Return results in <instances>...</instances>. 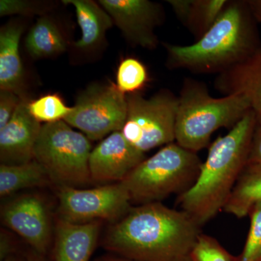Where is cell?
Returning <instances> with one entry per match:
<instances>
[{
  "label": "cell",
  "instance_id": "1",
  "mask_svg": "<svg viewBox=\"0 0 261 261\" xmlns=\"http://www.w3.org/2000/svg\"><path fill=\"white\" fill-rule=\"evenodd\" d=\"M201 226L192 216L161 202L132 207L113 223L102 247L136 261H188Z\"/></svg>",
  "mask_w": 261,
  "mask_h": 261
},
{
  "label": "cell",
  "instance_id": "2",
  "mask_svg": "<svg viewBox=\"0 0 261 261\" xmlns=\"http://www.w3.org/2000/svg\"><path fill=\"white\" fill-rule=\"evenodd\" d=\"M257 25L248 0L228 1L214 25L193 44L163 43L166 65L196 74H219L260 47Z\"/></svg>",
  "mask_w": 261,
  "mask_h": 261
},
{
  "label": "cell",
  "instance_id": "3",
  "mask_svg": "<svg viewBox=\"0 0 261 261\" xmlns=\"http://www.w3.org/2000/svg\"><path fill=\"white\" fill-rule=\"evenodd\" d=\"M257 124L252 110L226 135L214 141L195 183L178 195L177 203L200 226L223 208L248 163Z\"/></svg>",
  "mask_w": 261,
  "mask_h": 261
},
{
  "label": "cell",
  "instance_id": "4",
  "mask_svg": "<svg viewBox=\"0 0 261 261\" xmlns=\"http://www.w3.org/2000/svg\"><path fill=\"white\" fill-rule=\"evenodd\" d=\"M178 98L176 142L194 152L208 146L216 130L231 129L251 110L243 96L212 97L205 83L191 78L184 80Z\"/></svg>",
  "mask_w": 261,
  "mask_h": 261
},
{
  "label": "cell",
  "instance_id": "5",
  "mask_svg": "<svg viewBox=\"0 0 261 261\" xmlns=\"http://www.w3.org/2000/svg\"><path fill=\"white\" fill-rule=\"evenodd\" d=\"M202 162L197 152L176 142L163 146L140 163L121 181L132 204L161 202L173 194L185 193L195 183Z\"/></svg>",
  "mask_w": 261,
  "mask_h": 261
},
{
  "label": "cell",
  "instance_id": "6",
  "mask_svg": "<svg viewBox=\"0 0 261 261\" xmlns=\"http://www.w3.org/2000/svg\"><path fill=\"white\" fill-rule=\"evenodd\" d=\"M90 140L66 122L44 123L34 147V160L59 187L79 188L91 181Z\"/></svg>",
  "mask_w": 261,
  "mask_h": 261
},
{
  "label": "cell",
  "instance_id": "7",
  "mask_svg": "<svg viewBox=\"0 0 261 261\" xmlns=\"http://www.w3.org/2000/svg\"><path fill=\"white\" fill-rule=\"evenodd\" d=\"M126 95L127 116L121 133L130 145L145 153L176 142L178 96L168 89L148 99L140 92Z\"/></svg>",
  "mask_w": 261,
  "mask_h": 261
},
{
  "label": "cell",
  "instance_id": "8",
  "mask_svg": "<svg viewBox=\"0 0 261 261\" xmlns=\"http://www.w3.org/2000/svg\"><path fill=\"white\" fill-rule=\"evenodd\" d=\"M126 116V95L116 84L95 83L78 96L73 111L64 121L89 140L96 141L121 132Z\"/></svg>",
  "mask_w": 261,
  "mask_h": 261
},
{
  "label": "cell",
  "instance_id": "9",
  "mask_svg": "<svg viewBox=\"0 0 261 261\" xmlns=\"http://www.w3.org/2000/svg\"><path fill=\"white\" fill-rule=\"evenodd\" d=\"M59 219L71 224L106 220L116 222L132 208L129 195L121 182L88 190L59 187Z\"/></svg>",
  "mask_w": 261,
  "mask_h": 261
},
{
  "label": "cell",
  "instance_id": "10",
  "mask_svg": "<svg viewBox=\"0 0 261 261\" xmlns=\"http://www.w3.org/2000/svg\"><path fill=\"white\" fill-rule=\"evenodd\" d=\"M3 224L32 247L33 251L44 255L50 248L53 224L50 211L42 197L25 194L15 197L2 207Z\"/></svg>",
  "mask_w": 261,
  "mask_h": 261
},
{
  "label": "cell",
  "instance_id": "11",
  "mask_svg": "<svg viewBox=\"0 0 261 261\" xmlns=\"http://www.w3.org/2000/svg\"><path fill=\"white\" fill-rule=\"evenodd\" d=\"M99 4L132 45L154 49L155 29L164 21L162 5L149 0H99Z\"/></svg>",
  "mask_w": 261,
  "mask_h": 261
},
{
  "label": "cell",
  "instance_id": "12",
  "mask_svg": "<svg viewBox=\"0 0 261 261\" xmlns=\"http://www.w3.org/2000/svg\"><path fill=\"white\" fill-rule=\"evenodd\" d=\"M145 159V153L130 145L121 132H113L91 152L89 160L91 181L121 182Z\"/></svg>",
  "mask_w": 261,
  "mask_h": 261
},
{
  "label": "cell",
  "instance_id": "13",
  "mask_svg": "<svg viewBox=\"0 0 261 261\" xmlns=\"http://www.w3.org/2000/svg\"><path fill=\"white\" fill-rule=\"evenodd\" d=\"M28 103L22 99L11 120L0 129L1 164H23L34 159V147L42 125L31 115Z\"/></svg>",
  "mask_w": 261,
  "mask_h": 261
},
{
  "label": "cell",
  "instance_id": "14",
  "mask_svg": "<svg viewBox=\"0 0 261 261\" xmlns=\"http://www.w3.org/2000/svg\"><path fill=\"white\" fill-rule=\"evenodd\" d=\"M214 86L224 96L246 98L257 123L261 124V46L243 61L218 74Z\"/></svg>",
  "mask_w": 261,
  "mask_h": 261
},
{
  "label": "cell",
  "instance_id": "15",
  "mask_svg": "<svg viewBox=\"0 0 261 261\" xmlns=\"http://www.w3.org/2000/svg\"><path fill=\"white\" fill-rule=\"evenodd\" d=\"M100 221L71 224L58 219L53 261H89L95 250Z\"/></svg>",
  "mask_w": 261,
  "mask_h": 261
},
{
  "label": "cell",
  "instance_id": "16",
  "mask_svg": "<svg viewBox=\"0 0 261 261\" xmlns=\"http://www.w3.org/2000/svg\"><path fill=\"white\" fill-rule=\"evenodd\" d=\"M23 32L20 23H10L0 31V90H8L24 98L25 73L20 55Z\"/></svg>",
  "mask_w": 261,
  "mask_h": 261
},
{
  "label": "cell",
  "instance_id": "17",
  "mask_svg": "<svg viewBox=\"0 0 261 261\" xmlns=\"http://www.w3.org/2000/svg\"><path fill=\"white\" fill-rule=\"evenodd\" d=\"M63 3L74 7L82 31V37L75 43V47L83 51L97 47L114 24L111 17L99 3L92 0H63Z\"/></svg>",
  "mask_w": 261,
  "mask_h": 261
},
{
  "label": "cell",
  "instance_id": "18",
  "mask_svg": "<svg viewBox=\"0 0 261 261\" xmlns=\"http://www.w3.org/2000/svg\"><path fill=\"white\" fill-rule=\"evenodd\" d=\"M176 18L199 39L214 25L228 0H167Z\"/></svg>",
  "mask_w": 261,
  "mask_h": 261
},
{
  "label": "cell",
  "instance_id": "19",
  "mask_svg": "<svg viewBox=\"0 0 261 261\" xmlns=\"http://www.w3.org/2000/svg\"><path fill=\"white\" fill-rule=\"evenodd\" d=\"M261 202V164L247 163L223 211L239 219L250 215Z\"/></svg>",
  "mask_w": 261,
  "mask_h": 261
},
{
  "label": "cell",
  "instance_id": "20",
  "mask_svg": "<svg viewBox=\"0 0 261 261\" xmlns=\"http://www.w3.org/2000/svg\"><path fill=\"white\" fill-rule=\"evenodd\" d=\"M53 183L42 165L36 160L18 165H0V196L9 197L20 190L47 186Z\"/></svg>",
  "mask_w": 261,
  "mask_h": 261
},
{
  "label": "cell",
  "instance_id": "21",
  "mask_svg": "<svg viewBox=\"0 0 261 261\" xmlns=\"http://www.w3.org/2000/svg\"><path fill=\"white\" fill-rule=\"evenodd\" d=\"M25 47L32 58L38 59L61 54L67 49V42L54 20L43 15L27 34Z\"/></svg>",
  "mask_w": 261,
  "mask_h": 261
},
{
  "label": "cell",
  "instance_id": "22",
  "mask_svg": "<svg viewBox=\"0 0 261 261\" xmlns=\"http://www.w3.org/2000/svg\"><path fill=\"white\" fill-rule=\"evenodd\" d=\"M148 81V71L140 60L129 57L123 59L118 65L116 84L123 94L140 92Z\"/></svg>",
  "mask_w": 261,
  "mask_h": 261
},
{
  "label": "cell",
  "instance_id": "23",
  "mask_svg": "<svg viewBox=\"0 0 261 261\" xmlns=\"http://www.w3.org/2000/svg\"><path fill=\"white\" fill-rule=\"evenodd\" d=\"M29 112L39 123H51L64 121L73 111L59 95L49 94L28 103Z\"/></svg>",
  "mask_w": 261,
  "mask_h": 261
},
{
  "label": "cell",
  "instance_id": "24",
  "mask_svg": "<svg viewBox=\"0 0 261 261\" xmlns=\"http://www.w3.org/2000/svg\"><path fill=\"white\" fill-rule=\"evenodd\" d=\"M193 261H238L212 237L201 233L192 250Z\"/></svg>",
  "mask_w": 261,
  "mask_h": 261
},
{
  "label": "cell",
  "instance_id": "25",
  "mask_svg": "<svg viewBox=\"0 0 261 261\" xmlns=\"http://www.w3.org/2000/svg\"><path fill=\"white\" fill-rule=\"evenodd\" d=\"M250 216V230L243 251L238 257V261L261 260V202L252 208Z\"/></svg>",
  "mask_w": 261,
  "mask_h": 261
},
{
  "label": "cell",
  "instance_id": "26",
  "mask_svg": "<svg viewBox=\"0 0 261 261\" xmlns=\"http://www.w3.org/2000/svg\"><path fill=\"white\" fill-rule=\"evenodd\" d=\"M49 3L25 0H1L0 16L13 15H34L44 14L49 10Z\"/></svg>",
  "mask_w": 261,
  "mask_h": 261
},
{
  "label": "cell",
  "instance_id": "27",
  "mask_svg": "<svg viewBox=\"0 0 261 261\" xmlns=\"http://www.w3.org/2000/svg\"><path fill=\"white\" fill-rule=\"evenodd\" d=\"M22 99L14 92L0 90V129L11 120Z\"/></svg>",
  "mask_w": 261,
  "mask_h": 261
},
{
  "label": "cell",
  "instance_id": "28",
  "mask_svg": "<svg viewBox=\"0 0 261 261\" xmlns=\"http://www.w3.org/2000/svg\"><path fill=\"white\" fill-rule=\"evenodd\" d=\"M261 164V124L257 123L252 137L248 163Z\"/></svg>",
  "mask_w": 261,
  "mask_h": 261
},
{
  "label": "cell",
  "instance_id": "29",
  "mask_svg": "<svg viewBox=\"0 0 261 261\" xmlns=\"http://www.w3.org/2000/svg\"><path fill=\"white\" fill-rule=\"evenodd\" d=\"M248 3L255 20L261 25V0H248Z\"/></svg>",
  "mask_w": 261,
  "mask_h": 261
},
{
  "label": "cell",
  "instance_id": "30",
  "mask_svg": "<svg viewBox=\"0 0 261 261\" xmlns=\"http://www.w3.org/2000/svg\"><path fill=\"white\" fill-rule=\"evenodd\" d=\"M95 261H136L130 260V259L126 258V257H123L116 255V256H113V255H106V256H102L99 257Z\"/></svg>",
  "mask_w": 261,
  "mask_h": 261
},
{
  "label": "cell",
  "instance_id": "31",
  "mask_svg": "<svg viewBox=\"0 0 261 261\" xmlns=\"http://www.w3.org/2000/svg\"><path fill=\"white\" fill-rule=\"evenodd\" d=\"M28 261H44V256L39 255L37 252L33 251L25 255Z\"/></svg>",
  "mask_w": 261,
  "mask_h": 261
},
{
  "label": "cell",
  "instance_id": "32",
  "mask_svg": "<svg viewBox=\"0 0 261 261\" xmlns=\"http://www.w3.org/2000/svg\"><path fill=\"white\" fill-rule=\"evenodd\" d=\"M2 261H28V260H27V256H25V258H21V257H18L15 254V255H12L6 257V258Z\"/></svg>",
  "mask_w": 261,
  "mask_h": 261
},
{
  "label": "cell",
  "instance_id": "33",
  "mask_svg": "<svg viewBox=\"0 0 261 261\" xmlns=\"http://www.w3.org/2000/svg\"><path fill=\"white\" fill-rule=\"evenodd\" d=\"M188 261H193V260H192V259L191 258V257H190V260H189Z\"/></svg>",
  "mask_w": 261,
  "mask_h": 261
},
{
  "label": "cell",
  "instance_id": "34",
  "mask_svg": "<svg viewBox=\"0 0 261 261\" xmlns=\"http://www.w3.org/2000/svg\"><path fill=\"white\" fill-rule=\"evenodd\" d=\"M260 261H261V260H260Z\"/></svg>",
  "mask_w": 261,
  "mask_h": 261
}]
</instances>
